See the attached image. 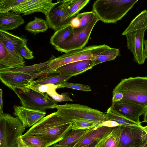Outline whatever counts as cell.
Instances as JSON below:
<instances>
[{"label":"cell","mask_w":147,"mask_h":147,"mask_svg":"<svg viewBox=\"0 0 147 147\" xmlns=\"http://www.w3.org/2000/svg\"><path fill=\"white\" fill-rule=\"evenodd\" d=\"M53 84L34 85L30 84L27 88L31 89L38 92L44 93L46 92L49 88Z\"/></svg>","instance_id":"obj_36"},{"label":"cell","mask_w":147,"mask_h":147,"mask_svg":"<svg viewBox=\"0 0 147 147\" xmlns=\"http://www.w3.org/2000/svg\"><path fill=\"white\" fill-rule=\"evenodd\" d=\"M114 128L101 126L88 129L74 147L85 146L102 139L111 132Z\"/></svg>","instance_id":"obj_19"},{"label":"cell","mask_w":147,"mask_h":147,"mask_svg":"<svg viewBox=\"0 0 147 147\" xmlns=\"http://www.w3.org/2000/svg\"><path fill=\"white\" fill-rule=\"evenodd\" d=\"M147 29V10L142 11L130 23L122 33L127 39V47L134 56V60L139 64L146 59L144 52L145 32Z\"/></svg>","instance_id":"obj_3"},{"label":"cell","mask_w":147,"mask_h":147,"mask_svg":"<svg viewBox=\"0 0 147 147\" xmlns=\"http://www.w3.org/2000/svg\"><path fill=\"white\" fill-rule=\"evenodd\" d=\"M49 28L46 20L34 17V19L28 23L25 29L28 32L36 35L40 32H46Z\"/></svg>","instance_id":"obj_28"},{"label":"cell","mask_w":147,"mask_h":147,"mask_svg":"<svg viewBox=\"0 0 147 147\" xmlns=\"http://www.w3.org/2000/svg\"><path fill=\"white\" fill-rule=\"evenodd\" d=\"M13 115L18 117L26 127L32 126L45 115L44 111L35 110L23 106L14 105Z\"/></svg>","instance_id":"obj_16"},{"label":"cell","mask_w":147,"mask_h":147,"mask_svg":"<svg viewBox=\"0 0 147 147\" xmlns=\"http://www.w3.org/2000/svg\"><path fill=\"white\" fill-rule=\"evenodd\" d=\"M144 115V120L142 122H145L147 123V108L145 111Z\"/></svg>","instance_id":"obj_43"},{"label":"cell","mask_w":147,"mask_h":147,"mask_svg":"<svg viewBox=\"0 0 147 147\" xmlns=\"http://www.w3.org/2000/svg\"><path fill=\"white\" fill-rule=\"evenodd\" d=\"M102 138L97 140L90 144L79 147H97L99 142Z\"/></svg>","instance_id":"obj_41"},{"label":"cell","mask_w":147,"mask_h":147,"mask_svg":"<svg viewBox=\"0 0 147 147\" xmlns=\"http://www.w3.org/2000/svg\"><path fill=\"white\" fill-rule=\"evenodd\" d=\"M111 107L113 109L127 119L141 124L139 117L144 115L147 105L121 101H112Z\"/></svg>","instance_id":"obj_14"},{"label":"cell","mask_w":147,"mask_h":147,"mask_svg":"<svg viewBox=\"0 0 147 147\" xmlns=\"http://www.w3.org/2000/svg\"><path fill=\"white\" fill-rule=\"evenodd\" d=\"M93 66V61L92 60L76 61L61 66L57 68L53 73L74 76L84 72Z\"/></svg>","instance_id":"obj_17"},{"label":"cell","mask_w":147,"mask_h":147,"mask_svg":"<svg viewBox=\"0 0 147 147\" xmlns=\"http://www.w3.org/2000/svg\"><path fill=\"white\" fill-rule=\"evenodd\" d=\"M74 28L69 24L55 32L51 36L50 43L55 48L61 45L72 33Z\"/></svg>","instance_id":"obj_25"},{"label":"cell","mask_w":147,"mask_h":147,"mask_svg":"<svg viewBox=\"0 0 147 147\" xmlns=\"http://www.w3.org/2000/svg\"><path fill=\"white\" fill-rule=\"evenodd\" d=\"M138 1L97 0L92 5V11L99 20L106 23H115L121 20Z\"/></svg>","instance_id":"obj_4"},{"label":"cell","mask_w":147,"mask_h":147,"mask_svg":"<svg viewBox=\"0 0 147 147\" xmlns=\"http://www.w3.org/2000/svg\"><path fill=\"white\" fill-rule=\"evenodd\" d=\"M112 101L147 105V77L122 79L113 90Z\"/></svg>","instance_id":"obj_2"},{"label":"cell","mask_w":147,"mask_h":147,"mask_svg":"<svg viewBox=\"0 0 147 147\" xmlns=\"http://www.w3.org/2000/svg\"><path fill=\"white\" fill-rule=\"evenodd\" d=\"M70 24L74 28H77L80 27V19L77 15L71 19L70 22Z\"/></svg>","instance_id":"obj_38"},{"label":"cell","mask_w":147,"mask_h":147,"mask_svg":"<svg viewBox=\"0 0 147 147\" xmlns=\"http://www.w3.org/2000/svg\"><path fill=\"white\" fill-rule=\"evenodd\" d=\"M72 125V121L54 112L42 118L23 135L42 137L50 146L61 140L71 130Z\"/></svg>","instance_id":"obj_1"},{"label":"cell","mask_w":147,"mask_h":147,"mask_svg":"<svg viewBox=\"0 0 147 147\" xmlns=\"http://www.w3.org/2000/svg\"><path fill=\"white\" fill-rule=\"evenodd\" d=\"M101 125L109 127H115L119 126L117 123L109 120L102 122L101 123Z\"/></svg>","instance_id":"obj_39"},{"label":"cell","mask_w":147,"mask_h":147,"mask_svg":"<svg viewBox=\"0 0 147 147\" xmlns=\"http://www.w3.org/2000/svg\"><path fill=\"white\" fill-rule=\"evenodd\" d=\"M24 23L19 14L13 12L0 13V29L6 31L14 30Z\"/></svg>","instance_id":"obj_20"},{"label":"cell","mask_w":147,"mask_h":147,"mask_svg":"<svg viewBox=\"0 0 147 147\" xmlns=\"http://www.w3.org/2000/svg\"><path fill=\"white\" fill-rule=\"evenodd\" d=\"M26 0H0V13L9 12Z\"/></svg>","instance_id":"obj_33"},{"label":"cell","mask_w":147,"mask_h":147,"mask_svg":"<svg viewBox=\"0 0 147 147\" xmlns=\"http://www.w3.org/2000/svg\"><path fill=\"white\" fill-rule=\"evenodd\" d=\"M109 120L117 123L119 126L129 127H141V124L131 121L120 114L115 110L111 106L107 110L106 113Z\"/></svg>","instance_id":"obj_26"},{"label":"cell","mask_w":147,"mask_h":147,"mask_svg":"<svg viewBox=\"0 0 147 147\" xmlns=\"http://www.w3.org/2000/svg\"><path fill=\"white\" fill-rule=\"evenodd\" d=\"M53 73L40 77L37 80H32L30 84L34 85H46L53 84L57 86L67 82L73 75L59 74L58 75L51 74Z\"/></svg>","instance_id":"obj_21"},{"label":"cell","mask_w":147,"mask_h":147,"mask_svg":"<svg viewBox=\"0 0 147 147\" xmlns=\"http://www.w3.org/2000/svg\"><path fill=\"white\" fill-rule=\"evenodd\" d=\"M121 127L118 147H139L147 143V125L138 127Z\"/></svg>","instance_id":"obj_10"},{"label":"cell","mask_w":147,"mask_h":147,"mask_svg":"<svg viewBox=\"0 0 147 147\" xmlns=\"http://www.w3.org/2000/svg\"><path fill=\"white\" fill-rule=\"evenodd\" d=\"M144 147H147V144H146V145H145V146Z\"/></svg>","instance_id":"obj_46"},{"label":"cell","mask_w":147,"mask_h":147,"mask_svg":"<svg viewBox=\"0 0 147 147\" xmlns=\"http://www.w3.org/2000/svg\"><path fill=\"white\" fill-rule=\"evenodd\" d=\"M98 21L96 16L85 28L82 29L74 28L69 37L55 48L59 51L67 53L84 48L88 42L94 26Z\"/></svg>","instance_id":"obj_8"},{"label":"cell","mask_w":147,"mask_h":147,"mask_svg":"<svg viewBox=\"0 0 147 147\" xmlns=\"http://www.w3.org/2000/svg\"><path fill=\"white\" fill-rule=\"evenodd\" d=\"M121 127L119 126L105 136L99 142V147H118L121 132Z\"/></svg>","instance_id":"obj_24"},{"label":"cell","mask_w":147,"mask_h":147,"mask_svg":"<svg viewBox=\"0 0 147 147\" xmlns=\"http://www.w3.org/2000/svg\"><path fill=\"white\" fill-rule=\"evenodd\" d=\"M71 130H88L95 127L102 126L101 123L86 120H75L72 121Z\"/></svg>","instance_id":"obj_31"},{"label":"cell","mask_w":147,"mask_h":147,"mask_svg":"<svg viewBox=\"0 0 147 147\" xmlns=\"http://www.w3.org/2000/svg\"><path fill=\"white\" fill-rule=\"evenodd\" d=\"M55 108L57 109V114L72 121L86 120L101 123L109 120L106 113L85 105L66 103L63 105H57Z\"/></svg>","instance_id":"obj_5"},{"label":"cell","mask_w":147,"mask_h":147,"mask_svg":"<svg viewBox=\"0 0 147 147\" xmlns=\"http://www.w3.org/2000/svg\"><path fill=\"white\" fill-rule=\"evenodd\" d=\"M72 0L61 1L60 5L53 9L46 16L49 28L55 32L70 24V21L66 17L67 8Z\"/></svg>","instance_id":"obj_13"},{"label":"cell","mask_w":147,"mask_h":147,"mask_svg":"<svg viewBox=\"0 0 147 147\" xmlns=\"http://www.w3.org/2000/svg\"><path fill=\"white\" fill-rule=\"evenodd\" d=\"M52 1V0H26L11 11L18 14L22 13L24 15L40 12L44 14L46 16L53 8L61 1L58 0L56 3H53Z\"/></svg>","instance_id":"obj_11"},{"label":"cell","mask_w":147,"mask_h":147,"mask_svg":"<svg viewBox=\"0 0 147 147\" xmlns=\"http://www.w3.org/2000/svg\"><path fill=\"white\" fill-rule=\"evenodd\" d=\"M19 52L21 56L26 59H31L34 58L33 52L28 48L26 45L22 47L20 49Z\"/></svg>","instance_id":"obj_37"},{"label":"cell","mask_w":147,"mask_h":147,"mask_svg":"<svg viewBox=\"0 0 147 147\" xmlns=\"http://www.w3.org/2000/svg\"><path fill=\"white\" fill-rule=\"evenodd\" d=\"M25 62L20 52L9 51L0 41V71L25 66Z\"/></svg>","instance_id":"obj_15"},{"label":"cell","mask_w":147,"mask_h":147,"mask_svg":"<svg viewBox=\"0 0 147 147\" xmlns=\"http://www.w3.org/2000/svg\"><path fill=\"white\" fill-rule=\"evenodd\" d=\"M145 48L144 49V52L146 58H147V40H145L144 42Z\"/></svg>","instance_id":"obj_42"},{"label":"cell","mask_w":147,"mask_h":147,"mask_svg":"<svg viewBox=\"0 0 147 147\" xmlns=\"http://www.w3.org/2000/svg\"><path fill=\"white\" fill-rule=\"evenodd\" d=\"M0 41L9 51L18 53L22 47L26 45L28 39L25 37L18 36L0 29Z\"/></svg>","instance_id":"obj_18"},{"label":"cell","mask_w":147,"mask_h":147,"mask_svg":"<svg viewBox=\"0 0 147 147\" xmlns=\"http://www.w3.org/2000/svg\"><path fill=\"white\" fill-rule=\"evenodd\" d=\"M20 99L24 107L35 110L44 111L55 108L57 102L50 98L47 94L40 93L30 88H10Z\"/></svg>","instance_id":"obj_7"},{"label":"cell","mask_w":147,"mask_h":147,"mask_svg":"<svg viewBox=\"0 0 147 147\" xmlns=\"http://www.w3.org/2000/svg\"><path fill=\"white\" fill-rule=\"evenodd\" d=\"M56 57L52 55L51 58L46 62L28 66H24L8 70L13 71L19 72L28 74L37 73L49 68L52 61Z\"/></svg>","instance_id":"obj_27"},{"label":"cell","mask_w":147,"mask_h":147,"mask_svg":"<svg viewBox=\"0 0 147 147\" xmlns=\"http://www.w3.org/2000/svg\"><path fill=\"white\" fill-rule=\"evenodd\" d=\"M25 127L18 117L3 113L0 116V147L17 146V139Z\"/></svg>","instance_id":"obj_6"},{"label":"cell","mask_w":147,"mask_h":147,"mask_svg":"<svg viewBox=\"0 0 147 147\" xmlns=\"http://www.w3.org/2000/svg\"><path fill=\"white\" fill-rule=\"evenodd\" d=\"M77 16L80 22V26L78 28L81 29L86 27L96 16L92 11L80 13Z\"/></svg>","instance_id":"obj_34"},{"label":"cell","mask_w":147,"mask_h":147,"mask_svg":"<svg viewBox=\"0 0 147 147\" xmlns=\"http://www.w3.org/2000/svg\"><path fill=\"white\" fill-rule=\"evenodd\" d=\"M110 47L105 44L85 47L82 49L72 51L56 58L55 62L58 67L76 61L93 60L95 57Z\"/></svg>","instance_id":"obj_9"},{"label":"cell","mask_w":147,"mask_h":147,"mask_svg":"<svg viewBox=\"0 0 147 147\" xmlns=\"http://www.w3.org/2000/svg\"><path fill=\"white\" fill-rule=\"evenodd\" d=\"M97 147H98V146H97Z\"/></svg>","instance_id":"obj_48"},{"label":"cell","mask_w":147,"mask_h":147,"mask_svg":"<svg viewBox=\"0 0 147 147\" xmlns=\"http://www.w3.org/2000/svg\"><path fill=\"white\" fill-rule=\"evenodd\" d=\"M3 90L2 89L0 90V116L3 113Z\"/></svg>","instance_id":"obj_40"},{"label":"cell","mask_w":147,"mask_h":147,"mask_svg":"<svg viewBox=\"0 0 147 147\" xmlns=\"http://www.w3.org/2000/svg\"><path fill=\"white\" fill-rule=\"evenodd\" d=\"M89 0H72L67 8L66 17L71 21V19L76 16L79 11L89 3Z\"/></svg>","instance_id":"obj_29"},{"label":"cell","mask_w":147,"mask_h":147,"mask_svg":"<svg viewBox=\"0 0 147 147\" xmlns=\"http://www.w3.org/2000/svg\"><path fill=\"white\" fill-rule=\"evenodd\" d=\"M58 88H69L85 91H90L92 90L90 86L87 85L78 83H69L67 82L57 86Z\"/></svg>","instance_id":"obj_35"},{"label":"cell","mask_w":147,"mask_h":147,"mask_svg":"<svg viewBox=\"0 0 147 147\" xmlns=\"http://www.w3.org/2000/svg\"><path fill=\"white\" fill-rule=\"evenodd\" d=\"M18 147H48L47 142L42 137L36 136H22L18 137Z\"/></svg>","instance_id":"obj_22"},{"label":"cell","mask_w":147,"mask_h":147,"mask_svg":"<svg viewBox=\"0 0 147 147\" xmlns=\"http://www.w3.org/2000/svg\"><path fill=\"white\" fill-rule=\"evenodd\" d=\"M51 147H68V146L61 145L59 144H55L52 145Z\"/></svg>","instance_id":"obj_44"},{"label":"cell","mask_w":147,"mask_h":147,"mask_svg":"<svg viewBox=\"0 0 147 147\" xmlns=\"http://www.w3.org/2000/svg\"><path fill=\"white\" fill-rule=\"evenodd\" d=\"M119 54V49L111 47L95 57L93 60L94 66L105 61L114 60Z\"/></svg>","instance_id":"obj_30"},{"label":"cell","mask_w":147,"mask_h":147,"mask_svg":"<svg viewBox=\"0 0 147 147\" xmlns=\"http://www.w3.org/2000/svg\"><path fill=\"white\" fill-rule=\"evenodd\" d=\"M16 147H18L17 146Z\"/></svg>","instance_id":"obj_47"},{"label":"cell","mask_w":147,"mask_h":147,"mask_svg":"<svg viewBox=\"0 0 147 147\" xmlns=\"http://www.w3.org/2000/svg\"><path fill=\"white\" fill-rule=\"evenodd\" d=\"M36 78L35 73L30 74L9 70L0 71L1 81L9 88L27 87Z\"/></svg>","instance_id":"obj_12"},{"label":"cell","mask_w":147,"mask_h":147,"mask_svg":"<svg viewBox=\"0 0 147 147\" xmlns=\"http://www.w3.org/2000/svg\"><path fill=\"white\" fill-rule=\"evenodd\" d=\"M88 130H71L69 131L58 144L68 147H74Z\"/></svg>","instance_id":"obj_23"},{"label":"cell","mask_w":147,"mask_h":147,"mask_svg":"<svg viewBox=\"0 0 147 147\" xmlns=\"http://www.w3.org/2000/svg\"><path fill=\"white\" fill-rule=\"evenodd\" d=\"M144 144V145H143L142 146H139V147H144L145 146V145H146V144Z\"/></svg>","instance_id":"obj_45"},{"label":"cell","mask_w":147,"mask_h":147,"mask_svg":"<svg viewBox=\"0 0 147 147\" xmlns=\"http://www.w3.org/2000/svg\"><path fill=\"white\" fill-rule=\"evenodd\" d=\"M58 88V86L53 84L49 88L46 92L47 94L56 102L70 101L73 100L68 96V93L67 92L62 93L60 94L57 93L56 90Z\"/></svg>","instance_id":"obj_32"}]
</instances>
